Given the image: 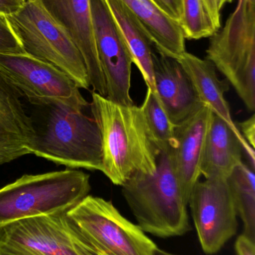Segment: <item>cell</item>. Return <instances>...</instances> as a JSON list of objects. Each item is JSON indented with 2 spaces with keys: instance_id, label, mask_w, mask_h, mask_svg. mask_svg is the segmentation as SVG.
<instances>
[{
  "instance_id": "6da1fadb",
  "label": "cell",
  "mask_w": 255,
  "mask_h": 255,
  "mask_svg": "<svg viewBox=\"0 0 255 255\" xmlns=\"http://www.w3.org/2000/svg\"><path fill=\"white\" fill-rule=\"evenodd\" d=\"M90 109L101 133L100 172L112 184L122 186L136 174L156 172L160 151L141 106L118 104L93 92Z\"/></svg>"
},
{
  "instance_id": "7a4b0ae2",
  "label": "cell",
  "mask_w": 255,
  "mask_h": 255,
  "mask_svg": "<svg viewBox=\"0 0 255 255\" xmlns=\"http://www.w3.org/2000/svg\"><path fill=\"white\" fill-rule=\"evenodd\" d=\"M171 150L160 152L154 174H136L121 186L138 226L162 238L182 236L191 231L189 200L175 175Z\"/></svg>"
},
{
  "instance_id": "3957f363",
  "label": "cell",
  "mask_w": 255,
  "mask_h": 255,
  "mask_svg": "<svg viewBox=\"0 0 255 255\" xmlns=\"http://www.w3.org/2000/svg\"><path fill=\"white\" fill-rule=\"evenodd\" d=\"M91 189L89 175L78 169L22 175L0 188V229L25 219L66 214Z\"/></svg>"
},
{
  "instance_id": "277c9868",
  "label": "cell",
  "mask_w": 255,
  "mask_h": 255,
  "mask_svg": "<svg viewBox=\"0 0 255 255\" xmlns=\"http://www.w3.org/2000/svg\"><path fill=\"white\" fill-rule=\"evenodd\" d=\"M46 108V127L37 132L31 154L71 169L101 171V133L92 114L88 116L86 109Z\"/></svg>"
},
{
  "instance_id": "5b68a950",
  "label": "cell",
  "mask_w": 255,
  "mask_h": 255,
  "mask_svg": "<svg viewBox=\"0 0 255 255\" xmlns=\"http://www.w3.org/2000/svg\"><path fill=\"white\" fill-rule=\"evenodd\" d=\"M5 16L25 54L59 69L79 89H89L82 54L38 0H27L16 11Z\"/></svg>"
},
{
  "instance_id": "8992f818",
  "label": "cell",
  "mask_w": 255,
  "mask_h": 255,
  "mask_svg": "<svg viewBox=\"0 0 255 255\" xmlns=\"http://www.w3.org/2000/svg\"><path fill=\"white\" fill-rule=\"evenodd\" d=\"M207 59L226 76L250 112L255 109V0H238L211 37Z\"/></svg>"
},
{
  "instance_id": "52a82bcc",
  "label": "cell",
  "mask_w": 255,
  "mask_h": 255,
  "mask_svg": "<svg viewBox=\"0 0 255 255\" xmlns=\"http://www.w3.org/2000/svg\"><path fill=\"white\" fill-rule=\"evenodd\" d=\"M66 217L95 255H154L157 248L139 226L103 198L88 195Z\"/></svg>"
},
{
  "instance_id": "ba28073f",
  "label": "cell",
  "mask_w": 255,
  "mask_h": 255,
  "mask_svg": "<svg viewBox=\"0 0 255 255\" xmlns=\"http://www.w3.org/2000/svg\"><path fill=\"white\" fill-rule=\"evenodd\" d=\"M0 73L31 104L74 111L90 106L67 74L27 54H0Z\"/></svg>"
},
{
  "instance_id": "9c48e42d",
  "label": "cell",
  "mask_w": 255,
  "mask_h": 255,
  "mask_svg": "<svg viewBox=\"0 0 255 255\" xmlns=\"http://www.w3.org/2000/svg\"><path fill=\"white\" fill-rule=\"evenodd\" d=\"M0 255H95L66 214L41 216L0 229Z\"/></svg>"
},
{
  "instance_id": "30bf717a",
  "label": "cell",
  "mask_w": 255,
  "mask_h": 255,
  "mask_svg": "<svg viewBox=\"0 0 255 255\" xmlns=\"http://www.w3.org/2000/svg\"><path fill=\"white\" fill-rule=\"evenodd\" d=\"M188 205L204 253L217 254L238 232V212L227 180L198 181Z\"/></svg>"
},
{
  "instance_id": "8fae6325",
  "label": "cell",
  "mask_w": 255,
  "mask_h": 255,
  "mask_svg": "<svg viewBox=\"0 0 255 255\" xmlns=\"http://www.w3.org/2000/svg\"><path fill=\"white\" fill-rule=\"evenodd\" d=\"M97 55L106 82V98L133 105L130 96L132 61L105 0H90Z\"/></svg>"
},
{
  "instance_id": "7c38bea8",
  "label": "cell",
  "mask_w": 255,
  "mask_h": 255,
  "mask_svg": "<svg viewBox=\"0 0 255 255\" xmlns=\"http://www.w3.org/2000/svg\"><path fill=\"white\" fill-rule=\"evenodd\" d=\"M62 27L82 54L93 92L106 97V82L97 55L90 0H38Z\"/></svg>"
},
{
  "instance_id": "4fadbf2b",
  "label": "cell",
  "mask_w": 255,
  "mask_h": 255,
  "mask_svg": "<svg viewBox=\"0 0 255 255\" xmlns=\"http://www.w3.org/2000/svg\"><path fill=\"white\" fill-rule=\"evenodd\" d=\"M213 112L204 106L175 128V143L171 150L172 166L187 199L200 181L201 166Z\"/></svg>"
},
{
  "instance_id": "5bb4252c",
  "label": "cell",
  "mask_w": 255,
  "mask_h": 255,
  "mask_svg": "<svg viewBox=\"0 0 255 255\" xmlns=\"http://www.w3.org/2000/svg\"><path fill=\"white\" fill-rule=\"evenodd\" d=\"M156 94L175 127L205 105L186 70L174 58L153 53Z\"/></svg>"
},
{
  "instance_id": "9a60e30c",
  "label": "cell",
  "mask_w": 255,
  "mask_h": 255,
  "mask_svg": "<svg viewBox=\"0 0 255 255\" xmlns=\"http://www.w3.org/2000/svg\"><path fill=\"white\" fill-rule=\"evenodd\" d=\"M21 97L0 73V164L31 154L37 137V129Z\"/></svg>"
},
{
  "instance_id": "2e32d148",
  "label": "cell",
  "mask_w": 255,
  "mask_h": 255,
  "mask_svg": "<svg viewBox=\"0 0 255 255\" xmlns=\"http://www.w3.org/2000/svg\"><path fill=\"white\" fill-rule=\"evenodd\" d=\"M176 60L191 79L202 103L235 132L248 157L250 166L255 169V149L245 140L234 122L229 103L225 97V94L229 89L228 81L219 79L217 69L208 59H202L186 51Z\"/></svg>"
},
{
  "instance_id": "e0dca14e",
  "label": "cell",
  "mask_w": 255,
  "mask_h": 255,
  "mask_svg": "<svg viewBox=\"0 0 255 255\" xmlns=\"http://www.w3.org/2000/svg\"><path fill=\"white\" fill-rule=\"evenodd\" d=\"M242 145L230 127L213 113L201 166L205 179L227 180L243 161Z\"/></svg>"
},
{
  "instance_id": "ac0fdd59",
  "label": "cell",
  "mask_w": 255,
  "mask_h": 255,
  "mask_svg": "<svg viewBox=\"0 0 255 255\" xmlns=\"http://www.w3.org/2000/svg\"><path fill=\"white\" fill-rule=\"evenodd\" d=\"M160 55L177 59L186 52L185 37L178 21L151 0H122Z\"/></svg>"
},
{
  "instance_id": "d6986e66",
  "label": "cell",
  "mask_w": 255,
  "mask_h": 255,
  "mask_svg": "<svg viewBox=\"0 0 255 255\" xmlns=\"http://www.w3.org/2000/svg\"><path fill=\"white\" fill-rule=\"evenodd\" d=\"M117 28L130 52L133 64L140 71L147 88L156 94L151 42L130 9L122 0H105Z\"/></svg>"
},
{
  "instance_id": "ffe728a7",
  "label": "cell",
  "mask_w": 255,
  "mask_h": 255,
  "mask_svg": "<svg viewBox=\"0 0 255 255\" xmlns=\"http://www.w3.org/2000/svg\"><path fill=\"white\" fill-rule=\"evenodd\" d=\"M227 182L238 215L244 223V235L255 242V169L241 163L231 174Z\"/></svg>"
},
{
  "instance_id": "44dd1931",
  "label": "cell",
  "mask_w": 255,
  "mask_h": 255,
  "mask_svg": "<svg viewBox=\"0 0 255 255\" xmlns=\"http://www.w3.org/2000/svg\"><path fill=\"white\" fill-rule=\"evenodd\" d=\"M141 108L151 136L160 152L172 149L175 143V127L165 112L157 94L149 88H147Z\"/></svg>"
},
{
  "instance_id": "7402d4cb",
  "label": "cell",
  "mask_w": 255,
  "mask_h": 255,
  "mask_svg": "<svg viewBox=\"0 0 255 255\" xmlns=\"http://www.w3.org/2000/svg\"><path fill=\"white\" fill-rule=\"evenodd\" d=\"M179 24L184 37L188 40L211 37L217 32L202 0H180Z\"/></svg>"
},
{
  "instance_id": "603a6c76",
  "label": "cell",
  "mask_w": 255,
  "mask_h": 255,
  "mask_svg": "<svg viewBox=\"0 0 255 255\" xmlns=\"http://www.w3.org/2000/svg\"><path fill=\"white\" fill-rule=\"evenodd\" d=\"M25 53L7 22L6 16L0 13V54Z\"/></svg>"
},
{
  "instance_id": "cb8c5ba5",
  "label": "cell",
  "mask_w": 255,
  "mask_h": 255,
  "mask_svg": "<svg viewBox=\"0 0 255 255\" xmlns=\"http://www.w3.org/2000/svg\"><path fill=\"white\" fill-rule=\"evenodd\" d=\"M171 18L179 22L181 19L180 0H151Z\"/></svg>"
},
{
  "instance_id": "d4e9b609",
  "label": "cell",
  "mask_w": 255,
  "mask_h": 255,
  "mask_svg": "<svg viewBox=\"0 0 255 255\" xmlns=\"http://www.w3.org/2000/svg\"><path fill=\"white\" fill-rule=\"evenodd\" d=\"M240 132L245 140L250 144L252 148L255 146V115L237 125Z\"/></svg>"
},
{
  "instance_id": "484cf974",
  "label": "cell",
  "mask_w": 255,
  "mask_h": 255,
  "mask_svg": "<svg viewBox=\"0 0 255 255\" xmlns=\"http://www.w3.org/2000/svg\"><path fill=\"white\" fill-rule=\"evenodd\" d=\"M235 250L238 255H255V242L243 234L237 239Z\"/></svg>"
},
{
  "instance_id": "4316f807",
  "label": "cell",
  "mask_w": 255,
  "mask_h": 255,
  "mask_svg": "<svg viewBox=\"0 0 255 255\" xmlns=\"http://www.w3.org/2000/svg\"><path fill=\"white\" fill-rule=\"evenodd\" d=\"M216 29L218 31L221 28V10L219 8L217 0H202Z\"/></svg>"
},
{
  "instance_id": "83f0119b",
  "label": "cell",
  "mask_w": 255,
  "mask_h": 255,
  "mask_svg": "<svg viewBox=\"0 0 255 255\" xmlns=\"http://www.w3.org/2000/svg\"><path fill=\"white\" fill-rule=\"evenodd\" d=\"M24 2L23 0H0V13L10 14L16 11Z\"/></svg>"
},
{
  "instance_id": "f1b7e54d",
  "label": "cell",
  "mask_w": 255,
  "mask_h": 255,
  "mask_svg": "<svg viewBox=\"0 0 255 255\" xmlns=\"http://www.w3.org/2000/svg\"><path fill=\"white\" fill-rule=\"evenodd\" d=\"M218 1L219 8L221 10L222 8L228 3L232 2L233 0H217Z\"/></svg>"
},
{
  "instance_id": "f546056e",
  "label": "cell",
  "mask_w": 255,
  "mask_h": 255,
  "mask_svg": "<svg viewBox=\"0 0 255 255\" xmlns=\"http://www.w3.org/2000/svg\"><path fill=\"white\" fill-rule=\"evenodd\" d=\"M154 255H175L173 254H170V253H166V252L163 251V250H160V249L157 248L154 251Z\"/></svg>"
},
{
  "instance_id": "4dcf8cb0",
  "label": "cell",
  "mask_w": 255,
  "mask_h": 255,
  "mask_svg": "<svg viewBox=\"0 0 255 255\" xmlns=\"http://www.w3.org/2000/svg\"><path fill=\"white\" fill-rule=\"evenodd\" d=\"M23 1H27V0H23Z\"/></svg>"
}]
</instances>
